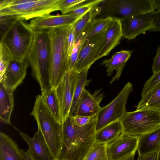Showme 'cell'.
<instances>
[{
  "mask_svg": "<svg viewBox=\"0 0 160 160\" xmlns=\"http://www.w3.org/2000/svg\"><path fill=\"white\" fill-rule=\"evenodd\" d=\"M96 117L79 126L69 116L62 123V143L58 159L83 160L95 142Z\"/></svg>",
  "mask_w": 160,
  "mask_h": 160,
  "instance_id": "cell-1",
  "label": "cell"
},
{
  "mask_svg": "<svg viewBox=\"0 0 160 160\" xmlns=\"http://www.w3.org/2000/svg\"><path fill=\"white\" fill-rule=\"evenodd\" d=\"M0 42L10 51L13 60H24L33 43L35 31L25 20L11 17H0Z\"/></svg>",
  "mask_w": 160,
  "mask_h": 160,
  "instance_id": "cell-2",
  "label": "cell"
},
{
  "mask_svg": "<svg viewBox=\"0 0 160 160\" xmlns=\"http://www.w3.org/2000/svg\"><path fill=\"white\" fill-rule=\"evenodd\" d=\"M50 53L48 30L35 31L34 40L26 59L42 91L52 88L50 74Z\"/></svg>",
  "mask_w": 160,
  "mask_h": 160,
  "instance_id": "cell-3",
  "label": "cell"
},
{
  "mask_svg": "<svg viewBox=\"0 0 160 160\" xmlns=\"http://www.w3.org/2000/svg\"><path fill=\"white\" fill-rule=\"evenodd\" d=\"M70 26L48 30L50 45V80L52 88H54L70 70L67 43L68 30Z\"/></svg>",
  "mask_w": 160,
  "mask_h": 160,
  "instance_id": "cell-4",
  "label": "cell"
},
{
  "mask_svg": "<svg viewBox=\"0 0 160 160\" xmlns=\"http://www.w3.org/2000/svg\"><path fill=\"white\" fill-rule=\"evenodd\" d=\"M35 118L42 132L53 160L58 159L62 143V124L48 110L41 95L36 97L30 114Z\"/></svg>",
  "mask_w": 160,
  "mask_h": 160,
  "instance_id": "cell-5",
  "label": "cell"
},
{
  "mask_svg": "<svg viewBox=\"0 0 160 160\" xmlns=\"http://www.w3.org/2000/svg\"><path fill=\"white\" fill-rule=\"evenodd\" d=\"M62 0H2L0 17L9 16L28 20L59 10Z\"/></svg>",
  "mask_w": 160,
  "mask_h": 160,
  "instance_id": "cell-6",
  "label": "cell"
},
{
  "mask_svg": "<svg viewBox=\"0 0 160 160\" xmlns=\"http://www.w3.org/2000/svg\"><path fill=\"white\" fill-rule=\"evenodd\" d=\"M120 121L122 133L138 138L160 127V112L150 109L136 110L127 112Z\"/></svg>",
  "mask_w": 160,
  "mask_h": 160,
  "instance_id": "cell-7",
  "label": "cell"
},
{
  "mask_svg": "<svg viewBox=\"0 0 160 160\" xmlns=\"http://www.w3.org/2000/svg\"><path fill=\"white\" fill-rule=\"evenodd\" d=\"M99 15L121 20L154 11L152 0H103Z\"/></svg>",
  "mask_w": 160,
  "mask_h": 160,
  "instance_id": "cell-8",
  "label": "cell"
},
{
  "mask_svg": "<svg viewBox=\"0 0 160 160\" xmlns=\"http://www.w3.org/2000/svg\"><path fill=\"white\" fill-rule=\"evenodd\" d=\"M132 84L128 82L117 96L110 103L101 107L96 118V132L112 122L120 121L127 112L126 105L132 91Z\"/></svg>",
  "mask_w": 160,
  "mask_h": 160,
  "instance_id": "cell-9",
  "label": "cell"
},
{
  "mask_svg": "<svg viewBox=\"0 0 160 160\" xmlns=\"http://www.w3.org/2000/svg\"><path fill=\"white\" fill-rule=\"evenodd\" d=\"M80 73L69 70L55 88L62 122L69 116L74 93Z\"/></svg>",
  "mask_w": 160,
  "mask_h": 160,
  "instance_id": "cell-10",
  "label": "cell"
},
{
  "mask_svg": "<svg viewBox=\"0 0 160 160\" xmlns=\"http://www.w3.org/2000/svg\"><path fill=\"white\" fill-rule=\"evenodd\" d=\"M155 11L131 16L121 20L122 36L129 40L135 38L152 27Z\"/></svg>",
  "mask_w": 160,
  "mask_h": 160,
  "instance_id": "cell-11",
  "label": "cell"
},
{
  "mask_svg": "<svg viewBox=\"0 0 160 160\" xmlns=\"http://www.w3.org/2000/svg\"><path fill=\"white\" fill-rule=\"evenodd\" d=\"M138 138L122 133L108 144L109 160H125L137 151Z\"/></svg>",
  "mask_w": 160,
  "mask_h": 160,
  "instance_id": "cell-12",
  "label": "cell"
},
{
  "mask_svg": "<svg viewBox=\"0 0 160 160\" xmlns=\"http://www.w3.org/2000/svg\"><path fill=\"white\" fill-rule=\"evenodd\" d=\"M106 31L93 36L84 43L73 70L80 73L86 69L89 68L96 61L99 48L103 40Z\"/></svg>",
  "mask_w": 160,
  "mask_h": 160,
  "instance_id": "cell-13",
  "label": "cell"
},
{
  "mask_svg": "<svg viewBox=\"0 0 160 160\" xmlns=\"http://www.w3.org/2000/svg\"><path fill=\"white\" fill-rule=\"evenodd\" d=\"M80 17L70 14L57 15L48 14L33 18L30 21L29 25L34 31L48 30L72 25Z\"/></svg>",
  "mask_w": 160,
  "mask_h": 160,
  "instance_id": "cell-14",
  "label": "cell"
},
{
  "mask_svg": "<svg viewBox=\"0 0 160 160\" xmlns=\"http://www.w3.org/2000/svg\"><path fill=\"white\" fill-rule=\"evenodd\" d=\"M28 65L26 58L23 61L13 60L0 78V82L14 91L25 77Z\"/></svg>",
  "mask_w": 160,
  "mask_h": 160,
  "instance_id": "cell-15",
  "label": "cell"
},
{
  "mask_svg": "<svg viewBox=\"0 0 160 160\" xmlns=\"http://www.w3.org/2000/svg\"><path fill=\"white\" fill-rule=\"evenodd\" d=\"M101 89L97 90L91 94L85 88L79 101L76 115L96 117L101 107L100 103L104 98L103 93H100Z\"/></svg>",
  "mask_w": 160,
  "mask_h": 160,
  "instance_id": "cell-16",
  "label": "cell"
},
{
  "mask_svg": "<svg viewBox=\"0 0 160 160\" xmlns=\"http://www.w3.org/2000/svg\"><path fill=\"white\" fill-rule=\"evenodd\" d=\"M122 36L121 20L113 18L99 48L96 61L103 57L108 55L112 50L119 44Z\"/></svg>",
  "mask_w": 160,
  "mask_h": 160,
  "instance_id": "cell-17",
  "label": "cell"
},
{
  "mask_svg": "<svg viewBox=\"0 0 160 160\" xmlns=\"http://www.w3.org/2000/svg\"><path fill=\"white\" fill-rule=\"evenodd\" d=\"M22 138L28 144L32 153L37 160H53L42 134L39 129L31 138L27 134L18 131Z\"/></svg>",
  "mask_w": 160,
  "mask_h": 160,
  "instance_id": "cell-18",
  "label": "cell"
},
{
  "mask_svg": "<svg viewBox=\"0 0 160 160\" xmlns=\"http://www.w3.org/2000/svg\"><path fill=\"white\" fill-rule=\"evenodd\" d=\"M132 51L122 50L115 52L108 59H106L101 64L106 68L107 76L112 75L114 70L116 73L110 82L111 84L115 80H118L120 78L125 64L130 58Z\"/></svg>",
  "mask_w": 160,
  "mask_h": 160,
  "instance_id": "cell-19",
  "label": "cell"
},
{
  "mask_svg": "<svg viewBox=\"0 0 160 160\" xmlns=\"http://www.w3.org/2000/svg\"><path fill=\"white\" fill-rule=\"evenodd\" d=\"M160 148V127L138 138L137 151L138 156L158 152Z\"/></svg>",
  "mask_w": 160,
  "mask_h": 160,
  "instance_id": "cell-20",
  "label": "cell"
},
{
  "mask_svg": "<svg viewBox=\"0 0 160 160\" xmlns=\"http://www.w3.org/2000/svg\"><path fill=\"white\" fill-rule=\"evenodd\" d=\"M13 92L0 82V120L10 125L11 116L14 107Z\"/></svg>",
  "mask_w": 160,
  "mask_h": 160,
  "instance_id": "cell-21",
  "label": "cell"
},
{
  "mask_svg": "<svg viewBox=\"0 0 160 160\" xmlns=\"http://www.w3.org/2000/svg\"><path fill=\"white\" fill-rule=\"evenodd\" d=\"M0 160H22L18 145L2 132L0 133Z\"/></svg>",
  "mask_w": 160,
  "mask_h": 160,
  "instance_id": "cell-22",
  "label": "cell"
},
{
  "mask_svg": "<svg viewBox=\"0 0 160 160\" xmlns=\"http://www.w3.org/2000/svg\"><path fill=\"white\" fill-rule=\"evenodd\" d=\"M123 132L120 121L111 123L96 132L95 142L108 144L119 136Z\"/></svg>",
  "mask_w": 160,
  "mask_h": 160,
  "instance_id": "cell-23",
  "label": "cell"
},
{
  "mask_svg": "<svg viewBox=\"0 0 160 160\" xmlns=\"http://www.w3.org/2000/svg\"><path fill=\"white\" fill-rule=\"evenodd\" d=\"M43 101L49 111L58 122L62 123L60 108L55 88L42 90L41 95Z\"/></svg>",
  "mask_w": 160,
  "mask_h": 160,
  "instance_id": "cell-24",
  "label": "cell"
},
{
  "mask_svg": "<svg viewBox=\"0 0 160 160\" xmlns=\"http://www.w3.org/2000/svg\"><path fill=\"white\" fill-rule=\"evenodd\" d=\"M89 69H86L79 74L74 93L70 116L73 117L76 115L78 102L83 91L92 81L91 79H88L87 78Z\"/></svg>",
  "mask_w": 160,
  "mask_h": 160,
  "instance_id": "cell-25",
  "label": "cell"
},
{
  "mask_svg": "<svg viewBox=\"0 0 160 160\" xmlns=\"http://www.w3.org/2000/svg\"><path fill=\"white\" fill-rule=\"evenodd\" d=\"M150 109L160 111V85L142 97L136 108L138 110Z\"/></svg>",
  "mask_w": 160,
  "mask_h": 160,
  "instance_id": "cell-26",
  "label": "cell"
},
{
  "mask_svg": "<svg viewBox=\"0 0 160 160\" xmlns=\"http://www.w3.org/2000/svg\"><path fill=\"white\" fill-rule=\"evenodd\" d=\"M101 10L102 8L99 5L93 8L82 16L72 25L74 29L75 40L86 26L99 15Z\"/></svg>",
  "mask_w": 160,
  "mask_h": 160,
  "instance_id": "cell-27",
  "label": "cell"
},
{
  "mask_svg": "<svg viewBox=\"0 0 160 160\" xmlns=\"http://www.w3.org/2000/svg\"><path fill=\"white\" fill-rule=\"evenodd\" d=\"M108 144L95 142L83 160H109Z\"/></svg>",
  "mask_w": 160,
  "mask_h": 160,
  "instance_id": "cell-28",
  "label": "cell"
},
{
  "mask_svg": "<svg viewBox=\"0 0 160 160\" xmlns=\"http://www.w3.org/2000/svg\"><path fill=\"white\" fill-rule=\"evenodd\" d=\"M112 19L113 18L110 17L93 19L92 21V29L87 36L84 42L93 36L106 31L108 28Z\"/></svg>",
  "mask_w": 160,
  "mask_h": 160,
  "instance_id": "cell-29",
  "label": "cell"
},
{
  "mask_svg": "<svg viewBox=\"0 0 160 160\" xmlns=\"http://www.w3.org/2000/svg\"><path fill=\"white\" fill-rule=\"evenodd\" d=\"M13 60L12 54L2 42L0 43V76L3 75L10 63Z\"/></svg>",
  "mask_w": 160,
  "mask_h": 160,
  "instance_id": "cell-30",
  "label": "cell"
},
{
  "mask_svg": "<svg viewBox=\"0 0 160 160\" xmlns=\"http://www.w3.org/2000/svg\"><path fill=\"white\" fill-rule=\"evenodd\" d=\"M160 85V70L152 75L144 83L141 93L143 97L153 89Z\"/></svg>",
  "mask_w": 160,
  "mask_h": 160,
  "instance_id": "cell-31",
  "label": "cell"
},
{
  "mask_svg": "<svg viewBox=\"0 0 160 160\" xmlns=\"http://www.w3.org/2000/svg\"><path fill=\"white\" fill-rule=\"evenodd\" d=\"M88 0H62L59 5V10L63 14H67Z\"/></svg>",
  "mask_w": 160,
  "mask_h": 160,
  "instance_id": "cell-32",
  "label": "cell"
},
{
  "mask_svg": "<svg viewBox=\"0 0 160 160\" xmlns=\"http://www.w3.org/2000/svg\"><path fill=\"white\" fill-rule=\"evenodd\" d=\"M103 0H89L76 8L68 14L81 17L92 8L99 5Z\"/></svg>",
  "mask_w": 160,
  "mask_h": 160,
  "instance_id": "cell-33",
  "label": "cell"
},
{
  "mask_svg": "<svg viewBox=\"0 0 160 160\" xmlns=\"http://www.w3.org/2000/svg\"><path fill=\"white\" fill-rule=\"evenodd\" d=\"M82 47L81 44L75 43L74 44L69 57V69L73 70L77 61L80 50Z\"/></svg>",
  "mask_w": 160,
  "mask_h": 160,
  "instance_id": "cell-34",
  "label": "cell"
},
{
  "mask_svg": "<svg viewBox=\"0 0 160 160\" xmlns=\"http://www.w3.org/2000/svg\"><path fill=\"white\" fill-rule=\"evenodd\" d=\"M75 42L74 29L73 25L69 28L67 36V43L68 55L70 57Z\"/></svg>",
  "mask_w": 160,
  "mask_h": 160,
  "instance_id": "cell-35",
  "label": "cell"
},
{
  "mask_svg": "<svg viewBox=\"0 0 160 160\" xmlns=\"http://www.w3.org/2000/svg\"><path fill=\"white\" fill-rule=\"evenodd\" d=\"M149 31L152 32H160V9L155 11L152 26Z\"/></svg>",
  "mask_w": 160,
  "mask_h": 160,
  "instance_id": "cell-36",
  "label": "cell"
},
{
  "mask_svg": "<svg viewBox=\"0 0 160 160\" xmlns=\"http://www.w3.org/2000/svg\"><path fill=\"white\" fill-rule=\"evenodd\" d=\"M73 118L75 123L78 126L81 127L89 123L93 118L76 115L73 117Z\"/></svg>",
  "mask_w": 160,
  "mask_h": 160,
  "instance_id": "cell-37",
  "label": "cell"
},
{
  "mask_svg": "<svg viewBox=\"0 0 160 160\" xmlns=\"http://www.w3.org/2000/svg\"><path fill=\"white\" fill-rule=\"evenodd\" d=\"M160 70V45L158 47L152 64V70L153 73Z\"/></svg>",
  "mask_w": 160,
  "mask_h": 160,
  "instance_id": "cell-38",
  "label": "cell"
},
{
  "mask_svg": "<svg viewBox=\"0 0 160 160\" xmlns=\"http://www.w3.org/2000/svg\"><path fill=\"white\" fill-rule=\"evenodd\" d=\"M20 151L22 160H37L29 149L25 151L20 148Z\"/></svg>",
  "mask_w": 160,
  "mask_h": 160,
  "instance_id": "cell-39",
  "label": "cell"
},
{
  "mask_svg": "<svg viewBox=\"0 0 160 160\" xmlns=\"http://www.w3.org/2000/svg\"><path fill=\"white\" fill-rule=\"evenodd\" d=\"M158 152H153L143 156H138L137 160H157Z\"/></svg>",
  "mask_w": 160,
  "mask_h": 160,
  "instance_id": "cell-40",
  "label": "cell"
},
{
  "mask_svg": "<svg viewBox=\"0 0 160 160\" xmlns=\"http://www.w3.org/2000/svg\"><path fill=\"white\" fill-rule=\"evenodd\" d=\"M155 9L157 10L160 9V0H152Z\"/></svg>",
  "mask_w": 160,
  "mask_h": 160,
  "instance_id": "cell-41",
  "label": "cell"
},
{
  "mask_svg": "<svg viewBox=\"0 0 160 160\" xmlns=\"http://www.w3.org/2000/svg\"><path fill=\"white\" fill-rule=\"evenodd\" d=\"M135 154H133L125 160H134V157Z\"/></svg>",
  "mask_w": 160,
  "mask_h": 160,
  "instance_id": "cell-42",
  "label": "cell"
},
{
  "mask_svg": "<svg viewBox=\"0 0 160 160\" xmlns=\"http://www.w3.org/2000/svg\"><path fill=\"white\" fill-rule=\"evenodd\" d=\"M157 160H160V148L158 153V157Z\"/></svg>",
  "mask_w": 160,
  "mask_h": 160,
  "instance_id": "cell-43",
  "label": "cell"
},
{
  "mask_svg": "<svg viewBox=\"0 0 160 160\" xmlns=\"http://www.w3.org/2000/svg\"><path fill=\"white\" fill-rule=\"evenodd\" d=\"M65 160V159L60 160V159H56V160Z\"/></svg>",
  "mask_w": 160,
  "mask_h": 160,
  "instance_id": "cell-44",
  "label": "cell"
},
{
  "mask_svg": "<svg viewBox=\"0 0 160 160\" xmlns=\"http://www.w3.org/2000/svg\"></svg>",
  "mask_w": 160,
  "mask_h": 160,
  "instance_id": "cell-45",
  "label": "cell"
}]
</instances>
